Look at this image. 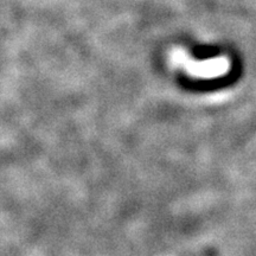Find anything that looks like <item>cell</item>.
I'll list each match as a JSON object with an SVG mask.
<instances>
[]
</instances>
